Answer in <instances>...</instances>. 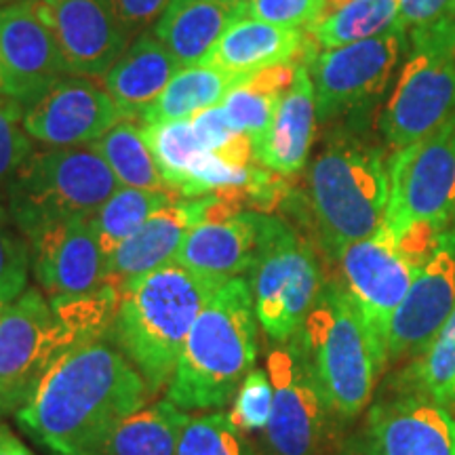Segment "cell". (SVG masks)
<instances>
[{
	"label": "cell",
	"mask_w": 455,
	"mask_h": 455,
	"mask_svg": "<svg viewBox=\"0 0 455 455\" xmlns=\"http://www.w3.org/2000/svg\"><path fill=\"white\" fill-rule=\"evenodd\" d=\"M258 325L247 278H226L188 333L167 386L169 401L184 411L228 405L255 365Z\"/></svg>",
	"instance_id": "3957f363"
},
{
	"label": "cell",
	"mask_w": 455,
	"mask_h": 455,
	"mask_svg": "<svg viewBox=\"0 0 455 455\" xmlns=\"http://www.w3.org/2000/svg\"><path fill=\"white\" fill-rule=\"evenodd\" d=\"M405 32L398 24L379 36L308 57L318 121L329 123L361 110L384 93L401 60Z\"/></svg>",
	"instance_id": "7c38bea8"
},
{
	"label": "cell",
	"mask_w": 455,
	"mask_h": 455,
	"mask_svg": "<svg viewBox=\"0 0 455 455\" xmlns=\"http://www.w3.org/2000/svg\"><path fill=\"white\" fill-rule=\"evenodd\" d=\"M178 70V61L163 43L152 32H144L131 41L100 83L123 112L124 121L140 123Z\"/></svg>",
	"instance_id": "603a6c76"
},
{
	"label": "cell",
	"mask_w": 455,
	"mask_h": 455,
	"mask_svg": "<svg viewBox=\"0 0 455 455\" xmlns=\"http://www.w3.org/2000/svg\"><path fill=\"white\" fill-rule=\"evenodd\" d=\"M243 81L244 78L209 64L180 68L161 98L144 112L140 123L152 124L195 118L198 112L221 106L226 95Z\"/></svg>",
	"instance_id": "4316f807"
},
{
	"label": "cell",
	"mask_w": 455,
	"mask_h": 455,
	"mask_svg": "<svg viewBox=\"0 0 455 455\" xmlns=\"http://www.w3.org/2000/svg\"><path fill=\"white\" fill-rule=\"evenodd\" d=\"M390 195L384 226L445 232L455 218V114L426 138L401 148L388 164Z\"/></svg>",
	"instance_id": "9c48e42d"
},
{
	"label": "cell",
	"mask_w": 455,
	"mask_h": 455,
	"mask_svg": "<svg viewBox=\"0 0 455 455\" xmlns=\"http://www.w3.org/2000/svg\"><path fill=\"white\" fill-rule=\"evenodd\" d=\"M398 392L428 396L432 401L449 405L455 392V308L439 333L422 352L413 356L411 365L398 379Z\"/></svg>",
	"instance_id": "4dcf8cb0"
},
{
	"label": "cell",
	"mask_w": 455,
	"mask_h": 455,
	"mask_svg": "<svg viewBox=\"0 0 455 455\" xmlns=\"http://www.w3.org/2000/svg\"><path fill=\"white\" fill-rule=\"evenodd\" d=\"M148 396L144 378L116 344L84 339L55 358L17 422L55 455H93Z\"/></svg>",
	"instance_id": "6da1fadb"
},
{
	"label": "cell",
	"mask_w": 455,
	"mask_h": 455,
	"mask_svg": "<svg viewBox=\"0 0 455 455\" xmlns=\"http://www.w3.org/2000/svg\"><path fill=\"white\" fill-rule=\"evenodd\" d=\"M15 3H26V0H0V7H4V4H15Z\"/></svg>",
	"instance_id": "ee69618b"
},
{
	"label": "cell",
	"mask_w": 455,
	"mask_h": 455,
	"mask_svg": "<svg viewBox=\"0 0 455 455\" xmlns=\"http://www.w3.org/2000/svg\"><path fill=\"white\" fill-rule=\"evenodd\" d=\"M224 281L169 261L118 287L112 339L144 378L150 395L169 386L188 333Z\"/></svg>",
	"instance_id": "7a4b0ae2"
},
{
	"label": "cell",
	"mask_w": 455,
	"mask_h": 455,
	"mask_svg": "<svg viewBox=\"0 0 455 455\" xmlns=\"http://www.w3.org/2000/svg\"><path fill=\"white\" fill-rule=\"evenodd\" d=\"M188 418L169 398L141 405L106 436L93 455H175Z\"/></svg>",
	"instance_id": "484cf974"
},
{
	"label": "cell",
	"mask_w": 455,
	"mask_h": 455,
	"mask_svg": "<svg viewBox=\"0 0 455 455\" xmlns=\"http://www.w3.org/2000/svg\"><path fill=\"white\" fill-rule=\"evenodd\" d=\"M316 98L308 66H295L293 81L278 101L268 131L253 141L255 163L281 178L306 167L316 127Z\"/></svg>",
	"instance_id": "7402d4cb"
},
{
	"label": "cell",
	"mask_w": 455,
	"mask_h": 455,
	"mask_svg": "<svg viewBox=\"0 0 455 455\" xmlns=\"http://www.w3.org/2000/svg\"><path fill=\"white\" fill-rule=\"evenodd\" d=\"M258 238L259 212H241L236 203L218 196L207 215L188 232L173 261L201 275L235 278L251 270Z\"/></svg>",
	"instance_id": "d6986e66"
},
{
	"label": "cell",
	"mask_w": 455,
	"mask_h": 455,
	"mask_svg": "<svg viewBox=\"0 0 455 455\" xmlns=\"http://www.w3.org/2000/svg\"><path fill=\"white\" fill-rule=\"evenodd\" d=\"M104 158L118 184L140 190H167L161 171H158L150 146L144 138V129L138 121H121L108 131L104 138L91 144Z\"/></svg>",
	"instance_id": "f546056e"
},
{
	"label": "cell",
	"mask_w": 455,
	"mask_h": 455,
	"mask_svg": "<svg viewBox=\"0 0 455 455\" xmlns=\"http://www.w3.org/2000/svg\"><path fill=\"white\" fill-rule=\"evenodd\" d=\"M192 127H195L198 140H201L209 150L215 152V155H220V150H224V148L238 135L236 131L230 127V123H228L224 108L221 106L198 112L196 116L192 118Z\"/></svg>",
	"instance_id": "ab89813d"
},
{
	"label": "cell",
	"mask_w": 455,
	"mask_h": 455,
	"mask_svg": "<svg viewBox=\"0 0 455 455\" xmlns=\"http://www.w3.org/2000/svg\"><path fill=\"white\" fill-rule=\"evenodd\" d=\"M3 306H4V304H3V301H0V312H3Z\"/></svg>",
	"instance_id": "f6af8a7d"
},
{
	"label": "cell",
	"mask_w": 455,
	"mask_h": 455,
	"mask_svg": "<svg viewBox=\"0 0 455 455\" xmlns=\"http://www.w3.org/2000/svg\"><path fill=\"white\" fill-rule=\"evenodd\" d=\"M32 155L34 140L24 127V106L0 93V201Z\"/></svg>",
	"instance_id": "e575fe53"
},
{
	"label": "cell",
	"mask_w": 455,
	"mask_h": 455,
	"mask_svg": "<svg viewBox=\"0 0 455 455\" xmlns=\"http://www.w3.org/2000/svg\"><path fill=\"white\" fill-rule=\"evenodd\" d=\"M175 455H259L230 413L212 411L188 418Z\"/></svg>",
	"instance_id": "d6a6232c"
},
{
	"label": "cell",
	"mask_w": 455,
	"mask_h": 455,
	"mask_svg": "<svg viewBox=\"0 0 455 455\" xmlns=\"http://www.w3.org/2000/svg\"><path fill=\"white\" fill-rule=\"evenodd\" d=\"M106 3L127 36L133 41L161 20L171 0H106Z\"/></svg>",
	"instance_id": "74e56055"
},
{
	"label": "cell",
	"mask_w": 455,
	"mask_h": 455,
	"mask_svg": "<svg viewBox=\"0 0 455 455\" xmlns=\"http://www.w3.org/2000/svg\"><path fill=\"white\" fill-rule=\"evenodd\" d=\"M455 308V228L449 226L439 244L415 275L411 287L392 316L386 335V358L415 356L439 333Z\"/></svg>",
	"instance_id": "9a60e30c"
},
{
	"label": "cell",
	"mask_w": 455,
	"mask_h": 455,
	"mask_svg": "<svg viewBox=\"0 0 455 455\" xmlns=\"http://www.w3.org/2000/svg\"><path fill=\"white\" fill-rule=\"evenodd\" d=\"M68 74L101 81L131 44L106 0H36Z\"/></svg>",
	"instance_id": "2e32d148"
},
{
	"label": "cell",
	"mask_w": 455,
	"mask_h": 455,
	"mask_svg": "<svg viewBox=\"0 0 455 455\" xmlns=\"http://www.w3.org/2000/svg\"><path fill=\"white\" fill-rule=\"evenodd\" d=\"M455 17V0H401L398 24L403 30H415Z\"/></svg>",
	"instance_id": "f35d334b"
},
{
	"label": "cell",
	"mask_w": 455,
	"mask_h": 455,
	"mask_svg": "<svg viewBox=\"0 0 455 455\" xmlns=\"http://www.w3.org/2000/svg\"><path fill=\"white\" fill-rule=\"evenodd\" d=\"M323 284L312 244L284 220L259 213L258 253L249 270V287L255 316L272 344H284L301 331Z\"/></svg>",
	"instance_id": "52a82bcc"
},
{
	"label": "cell",
	"mask_w": 455,
	"mask_h": 455,
	"mask_svg": "<svg viewBox=\"0 0 455 455\" xmlns=\"http://www.w3.org/2000/svg\"><path fill=\"white\" fill-rule=\"evenodd\" d=\"M325 9L327 0H251L243 15L272 26L301 30L315 26Z\"/></svg>",
	"instance_id": "8d00e7d4"
},
{
	"label": "cell",
	"mask_w": 455,
	"mask_h": 455,
	"mask_svg": "<svg viewBox=\"0 0 455 455\" xmlns=\"http://www.w3.org/2000/svg\"><path fill=\"white\" fill-rule=\"evenodd\" d=\"M215 195L198 198H175L152 213L127 241L106 259V283L121 287L131 278L146 275L175 259L188 232L207 215Z\"/></svg>",
	"instance_id": "44dd1931"
},
{
	"label": "cell",
	"mask_w": 455,
	"mask_h": 455,
	"mask_svg": "<svg viewBox=\"0 0 455 455\" xmlns=\"http://www.w3.org/2000/svg\"><path fill=\"white\" fill-rule=\"evenodd\" d=\"M230 418L243 432L266 430L272 415V403H275V388L268 371L264 369H251L243 384L238 386Z\"/></svg>",
	"instance_id": "d590c367"
},
{
	"label": "cell",
	"mask_w": 455,
	"mask_h": 455,
	"mask_svg": "<svg viewBox=\"0 0 455 455\" xmlns=\"http://www.w3.org/2000/svg\"><path fill=\"white\" fill-rule=\"evenodd\" d=\"M66 74L36 0L0 7V93L24 106Z\"/></svg>",
	"instance_id": "e0dca14e"
},
{
	"label": "cell",
	"mask_w": 455,
	"mask_h": 455,
	"mask_svg": "<svg viewBox=\"0 0 455 455\" xmlns=\"http://www.w3.org/2000/svg\"><path fill=\"white\" fill-rule=\"evenodd\" d=\"M299 338L335 415L350 419L361 413L388 358L344 284H323Z\"/></svg>",
	"instance_id": "5b68a950"
},
{
	"label": "cell",
	"mask_w": 455,
	"mask_h": 455,
	"mask_svg": "<svg viewBox=\"0 0 455 455\" xmlns=\"http://www.w3.org/2000/svg\"><path fill=\"white\" fill-rule=\"evenodd\" d=\"M230 3H235V4H238V7L244 9L249 3H251V0H230Z\"/></svg>",
	"instance_id": "7bdbcfd3"
},
{
	"label": "cell",
	"mask_w": 455,
	"mask_h": 455,
	"mask_svg": "<svg viewBox=\"0 0 455 455\" xmlns=\"http://www.w3.org/2000/svg\"><path fill=\"white\" fill-rule=\"evenodd\" d=\"M118 188L116 175L91 146L49 148L28 158L3 203L30 238L57 221L91 220Z\"/></svg>",
	"instance_id": "8992f818"
},
{
	"label": "cell",
	"mask_w": 455,
	"mask_h": 455,
	"mask_svg": "<svg viewBox=\"0 0 455 455\" xmlns=\"http://www.w3.org/2000/svg\"><path fill=\"white\" fill-rule=\"evenodd\" d=\"M124 121L108 91L89 78L66 74L24 104V127L51 148L91 146Z\"/></svg>",
	"instance_id": "5bb4252c"
},
{
	"label": "cell",
	"mask_w": 455,
	"mask_h": 455,
	"mask_svg": "<svg viewBox=\"0 0 455 455\" xmlns=\"http://www.w3.org/2000/svg\"><path fill=\"white\" fill-rule=\"evenodd\" d=\"M28 241L34 276L51 298L91 293L106 284V255L91 220L57 221Z\"/></svg>",
	"instance_id": "ac0fdd59"
},
{
	"label": "cell",
	"mask_w": 455,
	"mask_h": 455,
	"mask_svg": "<svg viewBox=\"0 0 455 455\" xmlns=\"http://www.w3.org/2000/svg\"><path fill=\"white\" fill-rule=\"evenodd\" d=\"M76 344L51 301L26 289L0 312V415L20 411L60 355Z\"/></svg>",
	"instance_id": "8fae6325"
},
{
	"label": "cell",
	"mask_w": 455,
	"mask_h": 455,
	"mask_svg": "<svg viewBox=\"0 0 455 455\" xmlns=\"http://www.w3.org/2000/svg\"><path fill=\"white\" fill-rule=\"evenodd\" d=\"M335 259L339 261L344 289L386 352L392 316L426 259L409 251L386 226L369 238L344 247Z\"/></svg>",
	"instance_id": "4fadbf2b"
},
{
	"label": "cell",
	"mask_w": 455,
	"mask_h": 455,
	"mask_svg": "<svg viewBox=\"0 0 455 455\" xmlns=\"http://www.w3.org/2000/svg\"><path fill=\"white\" fill-rule=\"evenodd\" d=\"M295 66L289 64L261 70L244 78L226 95L221 108H224L228 123L236 133L247 135L255 141L268 131L278 101L293 81Z\"/></svg>",
	"instance_id": "83f0119b"
},
{
	"label": "cell",
	"mask_w": 455,
	"mask_h": 455,
	"mask_svg": "<svg viewBox=\"0 0 455 455\" xmlns=\"http://www.w3.org/2000/svg\"><path fill=\"white\" fill-rule=\"evenodd\" d=\"M275 388L270 422L266 426L268 455H325L333 435L335 411L318 382L299 333L275 344L268 355Z\"/></svg>",
	"instance_id": "30bf717a"
},
{
	"label": "cell",
	"mask_w": 455,
	"mask_h": 455,
	"mask_svg": "<svg viewBox=\"0 0 455 455\" xmlns=\"http://www.w3.org/2000/svg\"><path fill=\"white\" fill-rule=\"evenodd\" d=\"M32 249L7 204L0 201V301L9 304L26 291Z\"/></svg>",
	"instance_id": "836d02e7"
},
{
	"label": "cell",
	"mask_w": 455,
	"mask_h": 455,
	"mask_svg": "<svg viewBox=\"0 0 455 455\" xmlns=\"http://www.w3.org/2000/svg\"><path fill=\"white\" fill-rule=\"evenodd\" d=\"M301 51V30L272 26L243 15L228 28L201 64L215 66L238 78H249L268 68L293 64Z\"/></svg>",
	"instance_id": "cb8c5ba5"
},
{
	"label": "cell",
	"mask_w": 455,
	"mask_h": 455,
	"mask_svg": "<svg viewBox=\"0 0 455 455\" xmlns=\"http://www.w3.org/2000/svg\"><path fill=\"white\" fill-rule=\"evenodd\" d=\"M175 195L164 190H140V188H118L100 212L91 218L98 235L100 247L106 259L110 258L118 244L127 241L144 221L163 209L164 204L175 201Z\"/></svg>",
	"instance_id": "1f68e13d"
},
{
	"label": "cell",
	"mask_w": 455,
	"mask_h": 455,
	"mask_svg": "<svg viewBox=\"0 0 455 455\" xmlns=\"http://www.w3.org/2000/svg\"><path fill=\"white\" fill-rule=\"evenodd\" d=\"M453 405H455V392H453Z\"/></svg>",
	"instance_id": "bcb514c9"
},
{
	"label": "cell",
	"mask_w": 455,
	"mask_h": 455,
	"mask_svg": "<svg viewBox=\"0 0 455 455\" xmlns=\"http://www.w3.org/2000/svg\"><path fill=\"white\" fill-rule=\"evenodd\" d=\"M339 455H382L375 443L369 436V432H358V435L350 436L339 449Z\"/></svg>",
	"instance_id": "60d3db41"
},
{
	"label": "cell",
	"mask_w": 455,
	"mask_h": 455,
	"mask_svg": "<svg viewBox=\"0 0 455 455\" xmlns=\"http://www.w3.org/2000/svg\"><path fill=\"white\" fill-rule=\"evenodd\" d=\"M243 11L230 0H171L152 34L180 68L196 66Z\"/></svg>",
	"instance_id": "d4e9b609"
},
{
	"label": "cell",
	"mask_w": 455,
	"mask_h": 455,
	"mask_svg": "<svg viewBox=\"0 0 455 455\" xmlns=\"http://www.w3.org/2000/svg\"><path fill=\"white\" fill-rule=\"evenodd\" d=\"M308 192L318 241L335 259L341 249L384 226L390 180L382 152L341 135L310 164Z\"/></svg>",
	"instance_id": "277c9868"
},
{
	"label": "cell",
	"mask_w": 455,
	"mask_h": 455,
	"mask_svg": "<svg viewBox=\"0 0 455 455\" xmlns=\"http://www.w3.org/2000/svg\"><path fill=\"white\" fill-rule=\"evenodd\" d=\"M455 114V17L411 30V53L379 116L396 150L411 146Z\"/></svg>",
	"instance_id": "ba28073f"
},
{
	"label": "cell",
	"mask_w": 455,
	"mask_h": 455,
	"mask_svg": "<svg viewBox=\"0 0 455 455\" xmlns=\"http://www.w3.org/2000/svg\"><path fill=\"white\" fill-rule=\"evenodd\" d=\"M0 455H34L24 443L11 432L7 426L0 424Z\"/></svg>",
	"instance_id": "b9f144b4"
},
{
	"label": "cell",
	"mask_w": 455,
	"mask_h": 455,
	"mask_svg": "<svg viewBox=\"0 0 455 455\" xmlns=\"http://www.w3.org/2000/svg\"><path fill=\"white\" fill-rule=\"evenodd\" d=\"M398 4L401 0H341L321 15L310 32L323 49L367 41L398 26Z\"/></svg>",
	"instance_id": "f1b7e54d"
},
{
	"label": "cell",
	"mask_w": 455,
	"mask_h": 455,
	"mask_svg": "<svg viewBox=\"0 0 455 455\" xmlns=\"http://www.w3.org/2000/svg\"><path fill=\"white\" fill-rule=\"evenodd\" d=\"M369 436L382 455H455V418L428 396L398 392L369 411Z\"/></svg>",
	"instance_id": "ffe728a7"
}]
</instances>
